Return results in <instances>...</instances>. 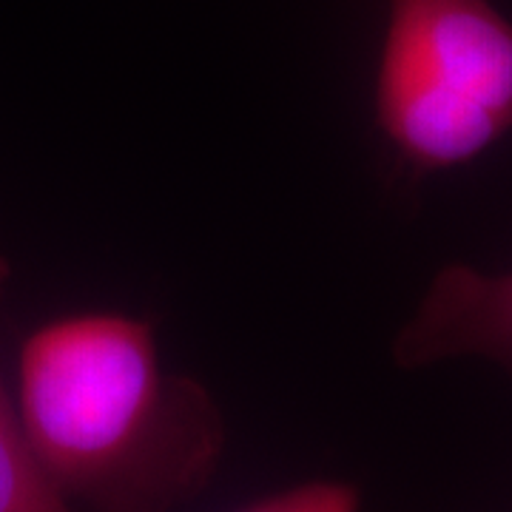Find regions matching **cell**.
Here are the masks:
<instances>
[{
	"label": "cell",
	"instance_id": "6da1fadb",
	"mask_svg": "<svg viewBox=\"0 0 512 512\" xmlns=\"http://www.w3.org/2000/svg\"><path fill=\"white\" fill-rule=\"evenodd\" d=\"M15 410L52 487L89 512H174L208 487L225 447L220 404L165 370L151 322L128 313H72L32 330Z\"/></svg>",
	"mask_w": 512,
	"mask_h": 512
},
{
	"label": "cell",
	"instance_id": "7a4b0ae2",
	"mask_svg": "<svg viewBox=\"0 0 512 512\" xmlns=\"http://www.w3.org/2000/svg\"><path fill=\"white\" fill-rule=\"evenodd\" d=\"M373 106L410 171L476 160L512 131V23L490 0H387Z\"/></svg>",
	"mask_w": 512,
	"mask_h": 512
},
{
	"label": "cell",
	"instance_id": "3957f363",
	"mask_svg": "<svg viewBox=\"0 0 512 512\" xmlns=\"http://www.w3.org/2000/svg\"><path fill=\"white\" fill-rule=\"evenodd\" d=\"M458 356L490 359L512 379V271L481 274L461 262L441 268L393 342L404 370Z\"/></svg>",
	"mask_w": 512,
	"mask_h": 512
},
{
	"label": "cell",
	"instance_id": "277c9868",
	"mask_svg": "<svg viewBox=\"0 0 512 512\" xmlns=\"http://www.w3.org/2000/svg\"><path fill=\"white\" fill-rule=\"evenodd\" d=\"M9 282V262L0 254V293ZM0 512H74L40 470L26 436L20 430L18 410L0 379Z\"/></svg>",
	"mask_w": 512,
	"mask_h": 512
},
{
	"label": "cell",
	"instance_id": "5b68a950",
	"mask_svg": "<svg viewBox=\"0 0 512 512\" xmlns=\"http://www.w3.org/2000/svg\"><path fill=\"white\" fill-rule=\"evenodd\" d=\"M234 512H362V498L348 481L319 478L262 495Z\"/></svg>",
	"mask_w": 512,
	"mask_h": 512
}]
</instances>
